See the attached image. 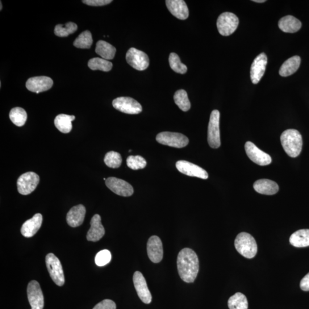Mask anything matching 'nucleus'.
I'll use <instances>...</instances> for the list:
<instances>
[{"label": "nucleus", "mask_w": 309, "mask_h": 309, "mask_svg": "<svg viewBox=\"0 0 309 309\" xmlns=\"http://www.w3.org/2000/svg\"><path fill=\"white\" fill-rule=\"evenodd\" d=\"M177 267L179 276L184 282H194L199 270V262L197 254L189 248L182 249L178 254Z\"/></svg>", "instance_id": "1"}, {"label": "nucleus", "mask_w": 309, "mask_h": 309, "mask_svg": "<svg viewBox=\"0 0 309 309\" xmlns=\"http://www.w3.org/2000/svg\"><path fill=\"white\" fill-rule=\"evenodd\" d=\"M282 147L286 153L291 158L299 156L302 148V137L300 132L294 129H287L281 136Z\"/></svg>", "instance_id": "2"}, {"label": "nucleus", "mask_w": 309, "mask_h": 309, "mask_svg": "<svg viewBox=\"0 0 309 309\" xmlns=\"http://www.w3.org/2000/svg\"><path fill=\"white\" fill-rule=\"evenodd\" d=\"M237 252L242 256L249 259L254 258L257 253V245L253 237L247 233H241L235 242Z\"/></svg>", "instance_id": "3"}, {"label": "nucleus", "mask_w": 309, "mask_h": 309, "mask_svg": "<svg viewBox=\"0 0 309 309\" xmlns=\"http://www.w3.org/2000/svg\"><path fill=\"white\" fill-rule=\"evenodd\" d=\"M45 263L52 281L57 286H63L65 277L61 262L55 254L49 253L45 257Z\"/></svg>", "instance_id": "4"}, {"label": "nucleus", "mask_w": 309, "mask_h": 309, "mask_svg": "<svg viewBox=\"0 0 309 309\" xmlns=\"http://www.w3.org/2000/svg\"><path fill=\"white\" fill-rule=\"evenodd\" d=\"M239 19L230 12H224L217 20L216 26L221 35L228 36L233 34L239 27Z\"/></svg>", "instance_id": "5"}, {"label": "nucleus", "mask_w": 309, "mask_h": 309, "mask_svg": "<svg viewBox=\"0 0 309 309\" xmlns=\"http://www.w3.org/2000/svg\"><path fill=\"white\" fill-rule=\"evenodd\" d=\"M220 112L218 110L212 111L208 126L207 140L208 144L212 148H218L220 146L219 129Z\"/></svg>", "instance_id": "6"}, {"label": "nucleus", "mask_w": 309, "mask_h": 309, "mask_svg": "<svg viewBox=\"0 0 309 309\" xmlns=\"http://www.w3.org/2000/svg\"><path fill=\"white\" fill-rule=\"evenodd\" d=\"M156 139L160 144L178 148L185 147L189 143L187 136L177 132H163L159 133Z\"/></svg>", "instance_id": "7"}, {"label": "nucleus", "mask_w": 309, "mask_h": 309, "mask_svg": "<svg viewBox=\"0 0 309 309\" xmlns=\"http://www.w3.org/2000/svg\"><path fill=\"white\" fill-rule=\"evenodd\" d=\"M39 181V175L33 172H28L21 175L17 182L19 193L23 195L30 194L36 189Z\"/></svg>", "instance_id": "8"}, {"label": "nucleus", "mask_w": 309, "mask_h": 309, "mask_svg": "<svg viewBox=\"0 0 309 309\" xmlns=\"http://www.w3.org/2000/svg\"><path fill=\"white\" fill-rule=\"evenodd\" d=\"M126 60L129 65L137 70H144L149 64L147 54L135 48H131L126 54Z\"/></svg>", "instance_id": "9"}, {"label": "nucleus", "mask_w": 309, "mask_h": 309, "mask_svg": "<svg viewBox=\"0 0 309 309\" xmlns=\"http://www.w3.org/2000/svg\"><path fill=\"white\" fill-rule=\"evenodd\" d=\"M112 105L117 110L127 114H138L142 111L139 102L131 98L120 97L114 100Z\"/></svg>", "instance_id": "10"}, {"label": "nucleus", "mask_w": 309, "mask_h": 309, "mask_svg": "<svg viewBox=\"0 0 309 309\" xmlns=\"http://www.w3.org/2000/svg\"><path fill=\"white\" fill-rule=\"evenodd\" d=\"M27 295L31 309H43L44 299L40 284L36 281L29 283L27 287Z\"/></svg>", "instance_id": "11"}, {"label": "nucleus", "mask_w": 309, "mask_h": 309, "mask_svg": "<svg viewBox=\"0 0 309 309\" xmlns=\"http://www.w3.org/2000/svg\"><path fill=\"white\" fill-rule=\"evenodd\" d=\"M245 148L248 157L255 164L264 166L270 165L272 162L269 154L262 151L251 141L246 142Z\"/></svg>", "instance_id": "12"}, {"label": "nucleus", "mask_w": 309, "mask_h": 309, "mask_svg": "<svg viewBox=\"0 0 309 309\" xmlns=\"http://www.w3.org/2000/svg\"><path fill=\"white\" fill-rule=\"evenodd\" d=\"M106 185L113 193L122 197H130L133 194L132 186L122 179L110 177L107 179Z\"/></svg>", "instance_id": "13"}, {"label": "nucleus", "mask_w": 309, "mask_h": 309, "mask_svg": "<svg viewBox=\"0 0 309 309\" xmlns=\"http://www.w3.org/2000/svg\"><path fill=\"white\" fill-rule=\"evenodd\" d=\"M133 282L137 294L141 301L146 304L151 303L152 300L151 294L148 289L147 282H146L143 275L140 271H137L133 274Z\"/></svg>", "instance_id": "14"}, {"label": "nucleus", "mask_w": 309, "mask_h": 309, "mask_svg": "<svg viewBox=\"0 0 309 309\" xmlns=\"http://www.w3.org/2000/svg\"><path fill=\"white\" fill-rule=\"evenodd\" d=\"M176 167L179 172L187 176L207 179L208 175L206 170L200 167L186 161H179L177 162Z\"/></svg>", "instance_id": "15"}, {"label": "nucleus", "mask_w": 309, "mask_h": 309, "mask_svg": "<svg viewBox=\"0 0 309 309\" xmlns=\"http://www.w3.org/2000/svg\"><path fill=\"white\" fill-rule=\"evenodd\" d=\"M267 57L265 53L260 54L255 58L250 70V78L253 84L257 85L265 72Z\"/></svg>", "instance_id": "16"}, {"label": "nucleus", "mask_w": 309, "mask_h": 309, "mask_svg": "<svg viewBox=\"0 0 309 309\" xmlns=\"http://www.w3.org/2000/svg\"><path fill=\"white\" fill-rule=\"evenodd\" d=\"M53 85L52 79L47 76L31 78L29 79L26 83L27 89L36 94L51 89Z\"/></svg>", "instance_id": "17"}, {"label": "nucleus", "mask_w": 309, "mask_h": 309, "mask_svg": "<svg viewBox=\"0 0 309 309\" xmlns=\"http://www.w3.org/2000/svg\"><path fill=\"white\" fill-rule=\"evenodd\" d=\"M148 258L152 262H161L164 257V249L160 238L154 236L149 238L147 245Z\"/></svg>", "instance_id": "18"}, {"label": "nucleus", "mask_w": 309, "mask_h": 309, "mask_svg": "<svg viewBox=\"0 0 309 309\" xmlns=\"http://www.w3.org/2000/svg\"><path fill=\"white\" fill-rule=\"evenodd\" d=\"M166 4L170 13L175 18L182 20L189 18V8L183 0H167Z\"/></svg>", "instance_id": "19"}, {"label": "nucleus", "mask_w": 309, "mask_h": 309, "mask_svg": "<svg viewBox=\"0 0 309 309\" xmlns=\"http://www.w3.org/2000/svg\"><path fill=\"white\" fill-rule=\"evenodd\" d=\"M91 228L87 233V239L89 241L98 242L105 235V229L101 222V217L96 214L91 220Z\"/></svg>", "instance_id": "20"}, {"label": "nucleus", "mask_w": 309, "mask_h": 309, "mask_svg": "<svg viewBox=\"0 0 309 309\" xmlns=\"http://www.w3.org/2000/svg\"><path fill=\"white\" fill-rule=\"evenodd\" d=\"M42 222L43 216L38 213L24 222L21 228V233L25 237H32L39 230Z\"/></svg>", "instance_id": "21"}, {"label": "nucleus", "mask_w": 309, "mask_h": 309, "mask_svg": "<svg viewBox=\"0 0 309 309\" xmlns=\"http://www.w3.org/2000/svg\"><path fill=\"white\" fill-rule=\"evenodd\" d=\"M86 212V208L83 204L74 206L71 208L66 215V222L70 227L80 226L84 222Z\"/></svg>", "instance_id": "22"}, {"label": "nucleus", "mask_w": 309, "mask_h": 309, "mask_svg": "<svg viewBox=\"0 0 309 309\" xmlns=\"http://www.w3.org/2000/svg\"><path fill=\"white\" fill-rule=\"evenodd\" d=\"M253 187L257 193L267 195H274L279 191L278 184L269 179H260L254 183Z\"/></svg>", "instance_id": "23"}, {"label": "nucleus", "mask_w": 309, "mask_h": 309, "mask_svg": "<svg viewBox=\"0 0 309 309\" xmlns=\"http://www.w3.org/2000/svg\"><path fill=\"white\" fill-rule=\"evenodd\" d=\"M278 27L282 31L285 33H295L302 27L300 21L293 16L283 17L279 21Z\"/></svg>", "instance_id": "24"}, {"label": "nucleus", "mask_w": 309, "mask_h": 309, "mask_svg": "<svg viewBox=\"0 0 309 309\" xmlns=\"http://www.w3.org/2000/svg\"><path fill=\"white\" fill-rule=\"evenodd\" d=\"M300 58L295 56L289 58L282 65L279 69V74L283 77H287L294 73L299 67L300 64Z\"/></svg>", "instance_id": "25"}, {"label": "nucleus", "mask_w": 309, "mask_h": 309, "mask_svg": "<svg viewBox=\"0 0 309 309\" xmlns=\"http://www.w3.org/2000/svg\"><path fill=\"white\" fill-rule=\"evenodd\" d=\"M289 241L294 247H307L309 246V229H302L295 231L291 236Z\"/></svg>", "instance_id": "26"}, {"label": "nucleus", "mask_w": 309, "mask_h": 309, "mask_svg": "<svg viewBox=\"0 0 309 309\" xmlns=\"http://www.w3.org/2000/svg\"><path fill=\"white\" fill-rule=\"evenodd\" d=\"M95 52L104 59L109 60L114 58L116 49L114 46L106 41L100 40L96 46Z\"/></svg>", "instance_id": "27"}, {"label": "nucleus", "mask_w": 309, "mask_h": 309, "mask_svg": "<svg viewBox=\"0 0 309 309\" xmlns=\"http://www.w3.org/2000/svg\"><path fill=\"white\" fill-rule=\"evenodd\" d=\"M75 119L73 115L60 114L56 117L55 125L61 132L68 133L72 130V122Z\"/></svg>", "instance_id": "28"}, {"label": "nucleus", "mask_w": 309, "mask_h": 309, "mask_svg": "<svg viewBox=\"0 0 309 309\" xmlns=\"http://www.w3.org/2000/svg\"><path fill=\"white\" fill-rule=\"evenodd\" d=\"M228 306L229 309H248L247 298L241 293H237L229 298Z\"/></svg>", "instance_id": "29"}, {"label": "nucleus", "mask_w": 309, "mask_h": 309, "mask_svg": "<svg viewBox=\"0 0 309 309\" xmlns=\"http://www.w3.org/2000/svg\"><path fill=\"white\" fill-rule=\"evenodd\" d=\"M10 118L16 126L22 127L26 124L27 119V112L22 108L15 107L11 110Z\"/></svg>", "instance_id": "30"}, {"label": "nucleus", "mask_w": 309, "mask_h": 309, "mask_svg": "<svg viewBox=\"0 0 309 309\" xmlns=\"http://www.w3.org/2000/svg\"><path fill=\"white\" fill-rule=\"evenodd\" d=\"M88 65L92 70H99L104 71V72H109L113 66L111 62L99 57L91 58Z\"/></svg>", "instance_id": "31"}, {"label": "nucleus", "mask_w": 309, "mask_h": 309, "mask_svg": "<svg viewBox=\"0 0 309 309\" xmlns=\"http://www.w3.org/2000/svg\"><path fill=\"white\" fill-rule=\"evenodd\" d=\"M174 99L175 104L182 111L187 112L190 109L191 103L186 91H177L174 94Z\"/></svg>", "instance_id": "32"}, {"label": "nucleus", "mask_w": 309, "mask_h": 309, "mask_svg": "<svg viewBox=\"0 0 309 309\" xmlns=\"http://www.w3.org/2000/svg\"><path fill=\"white\" fill-rule=\"evenodd\" d=\"M93 43V36L89 31H86L81 33L76 40L73 45L75 47L81 49H90Z\"/></svg>", "instance_id": "33"}, {"label": "nucleus", "mask_w": 309, "mask_h": 309, "mask_svg": "<svg viewBox=\"0 0 309 309\" xmlns=\"http://www.w3.org/2000/svg\"><path fill=\"white\" fill-rule=\"evenodd\" d=\"M78 26L72 22H69L65 25L58 24L55 27V34L58 37H66L77 31Z\"/></svg>", "instance_id": "34"}, {"label": "nucleus", "mask_w": 309, "mask_h": 309, "mask_svg": "<svg viewBox=\"0 0 309 309\" xmlns=\"http://www.w3.org/2000/svg\"><path fill=\"white\" fill-rule=\"evenodd\" d=\"M169 64L170 67L175 72L185 74L187 72V66L182 63L177 53H171L169 56Z\"/></svg>", "instance_id": "35"}, {"label": "nucleus", "mask_w": 309, "mask_h": 309, "mask_svg": "<svg viewBox=\"0 0 309 309\" xmlns=\"http://www.w3.org/2000/svg\"><path fill=\"white\" fill-rule=\"evenodd\" d=\"M104 161L110 168L117 169L122 165V158L119 153L110 151L106 153Z\"/></svg>", "instance_id": "36"}, {"label": "nucleus", "mask_w": 309, "mask_h": 309, "mask_svg": "<svg viewBox=\"0 0 309 309\" xmlns=\"http://www.w3.org/2000/svg\"><path fill=\"white\" fill-rule=\"evenodd\" d=\"M127 165L129 168L137 170L145 168L147 162L145 159L139 156H129L127 159Z\"/></svg>", "instance_id": "37"}, {"label": "nucleus", "mask_w": 309, "mask_h": 309, "mask_svg": "<svg viewBox=\"0 0 309 309\" xmlns=\"http://www.w3.org/2000/svg\"><path fill=\"white\" fill-rule=\"evenodd\" d=\"M112 256L109 250H103L99 252L95 257V264L98 266H104L109 264Z\"/></svg>", "instance_id": "38"}, {"label": "nucleus", "mask_w": 309, "mask_h": 309, "mask_svg": "<svg viewBox=\"0 0 309 309\" xmlns=\"http://www.w3.org/2000/svg\"><path fill=\"white\" fill-rule=\"evenodd\" d=\"M93 309H116V304L110 299H104L99 302Z\"/></svg>", "instance_id": "39"}, {"label": "nucleus", "mask_w": 309, "mask_h": 309, "mask_svg": "<svg viewBox=\"0 0 309 309\" xmlns=\"http://www.w3.org/2000/svg\"><path fill=\"white\" fill-rule=\"evenodd\" d=\"M83 3L90 6H104L112 2V0H84Z\"/></svg>", "instance_id": "40"}, {"label": "nucleus", "mask_w": 309, "mask_h": 309, "mask_svg": "<svg viewBox=\"0 0 309 309\" xmlns=\"http://www.w3.org/2000/svg\"><path fill=\"white\" fill-rule=\"evenodd\" d=\"M300 287L303 291H309V273L302 279L300 283Z\"/></svg>", "instance_id": "41"}, {"label": "nucleus", "mask_w": 309, "mask_h": 309, "mask_svg": "<svg viewBox=\"0 0 309 309\" xmlns=\"http://www.w3.org/2000/svg\"><path fill=\"white\" fill-rule=\"evenodd\" d=\"M253 2L258 3H263L266 2V0H254Z\"/></svg>", "instance_id": "42"}, {"label": "nucleus", "mask_w": 309, "mask_h": 309, "mask_svg": "<svg viewBox=\"0 0 309 309\" xmlns=\"http://www.w3.org/2000/svg\"><path fill=\"white\" fill-rule=\"evenodd\" d=\"M0 3H0V5H1V8H0V10L2 11V9H3L2 2H1Z\"/></svg>", "instance_id": "43"}]
</instances>
